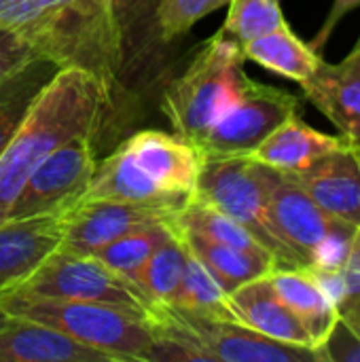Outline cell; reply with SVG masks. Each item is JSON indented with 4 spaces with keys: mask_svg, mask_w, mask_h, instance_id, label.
Returning <instances> with one entry per match:
<instances>
[{
    "mask_svg": "<svg viewBox=\"0 0 360 362\" xmlns=\"http://www.w3.org/2000/svg\"><path fill=\"white\" fill-rule=\"evenodd\" d=\"M0 25L36 57L89 72L112 91L127 40L110 0H0Z\"/></svg>",
    "mask_w": 360,
    "mask_h": 362,
    "instance_id": "obj_1",
    "label": "cell"
},
{
    "mask_svg": "<svg viewBox=\"0 0 360 362\" xmlns=\"http://www.w3.org/2000/svg\"><path fill=\"white\" fill-rule=\"evenodd\" d=\"M108 104L110 91L89 72L57 70L0 153V223L6 221L21 187L47 155L70 140L98 134Z\"/></svg>",
    "mask_w": 360,
    "mask_h": 362,
    "instance_id": "obj_2",
    "label": "cell"
},
{
    "mask_svg": "<svg viewBox=\"0 0 360 362\" xmlns=\"http://www.w3.org/2000/svg\"><path fill=\"white\" fill-rule=\"evenodd\" d=\"M199 151L180 136L142 129L98 163L83 199L180 208L197 189Z\"/></svg>",
    "mask_w": 360,
    "mask_h": 362,
    "instance_id": "obj_3",
    "label": "cell"
},
{
    "mask_svg": "<svg viewBox=\"0 0 360 362\" xmlns=\"http://www.w3.org/2000/svg\"><path fill=\"white\" fill-rule=\"evenodd\" d=\"M0 303L13 318L53 327L72 339L106 354L112 362H149L155 327L149 312L123 305L51 299L8 291Z\"/></svg>",
    "mask_w": 360,
    "mask_h": 362,
    "instance_id": "obj_4",
    "label": "cell"
},
{
    "mask_svg": "<svg viewBox=\"0 0 360 362\" xmlns=\"http://www.w3.org/2000/svg\"><path fill=\"white\" fill-rule=\"evenodd\" d=\"M242 45L216 34L199 47L187 70L166 89L163 112L176 136L193 146L240 100L248 76Z\"/></svg>",
    "mask_w": 360,
    "mask_h": 362,
    "instance_id": "obj_5",
    "label": "cell"
},
{
    "mask_svg": "<svg viewBox=\"0 0 360 362\" xmlns=\"http://www.w3.org/2000/svg\"><path fill=\"white\" fill-rule=\"evenodd\" d=\"M272 168L252 157L208 159L202 163L195 197L214 206L248 229L282 269L301 267L278 238L269 216Z\"/></svg>",
    "mask_w": 360,
    "mask_h": 362,
    "instance_id": "obj_6",
    "label": "cell"
},
{
    "mask_svg": "<svg viewBox=\"0 0 360 362\" xmlns=\"http://www.w3.org/2000/svg\"><path fill=\"white\" fill-rule=\"evenodd\" d=\"M269 216L278 238L303 269L337 272L344 265L354 227L333 218L297 182L274 168Z\"/></svg>",
    "mask_w": 360,
    "mask_h": 362,
    "instance_id": "obj_7",
    "label": "cell"
},
{
    "mask_svg": "<svg viewBox=\"0 0 360 362\" xmlns=\"http://www.w3.org/2000/svg\"><path fill=\"white\" fill-rule=\"evenodd\" d=\"M17 293L51 299H76L123 305L151 314L153 303L129 280L108 269L93 255H72L66 250H53L30 278H25Z\"/></svg>",
    "mask_w": 360,
    "mask_h": 362,
    "instance_id": "obj_8",
    "label": "cell"
},
{
    "mask_svg": "<svg viewBox=\"0 0 360 362\" xmlns=\"http://www.w3.org/2000/svg\"><path fill=\"white\" fill-rule=\"evenodd\" d=\"M299 110L301 100L297 95L250 78L240 100L206 132L195 148L204 161L250 157L272 132Z\"/></svg>",
    "mask_w": 360,
    "mask_h": 362,
    "instance_id": "obj_9",
    "label": "cell"
},
{
    "mask_svg": "<svg viewBox=\"0 0 360 362\" xmlns=\"http://www.w3.org/2000/svg\"><path fill=\"white\" fill-rule=\"evenodd\" d=\"M95 168L93 138H76L57 146L30 174L6 218L23 221L66 214L85 197Z\"/></svg>",
    "mask_w": 360,
    "mask_h": 362,
    "instance_id": "obj_10",
    "label": "cell"
},
{
    "mask_svg": "<svg viewBox=\"0 0 360 362\" xmlns=\"http://www.w3.org/2000/svg\"><path fill=\"white\" fill-rule=\"evenodd\" d=\"M180 208L117 199H81L59 216L62 242L57 248L72 255H95L106 244L138 227L159 223L172 227Z\"/></svg>",
    "mask_w": 360,
    "mask_h": 362,
    "instance_id": "obj_11",
    "label": "cell"
},
{
    "mask_svg": "<svg viewBox=\"0 0 360 362\" xmlns=\"http://www.w3.org/2000/svg\"><path fill=\"white\" fill-rule=\"evenodd\" d=\"M333 218L360 227V146L346 140L308 168L282 172Z\"/></svg>",
    "mask_w": 360,
    "mask_h": 362,
    "instance_id": "obj_12",
    "label": "cell"
},
{
    "mask_svg": "<svg viewBox=\"0 0 360 362\" xmlns=\"http://www.w3.org/2000/svg\"><path fill=\"white\" fill-rule=\"evenodd\" d=\"M306 98L360 146V51L352 49L339 64L323 59L316 74L301 87Z\"/></svg>",
    "mask_w": 360,
    "mask_h": 362,
    "instance_id": "obj_13",
    "label": "cell"
},
{
    "mask_svg": "<svg viewBox=\"0 0 360 362\" xmlns=\"http://www.w3.org/2000/svg\"><path fill=\"white\" fill-rule=\"evenodd\" d=\"M62 242L59 216L0 223V295L17 288Z\"/></svg>",
    "mask_w": 360,
    "mask_h": 362,
    "instance_id": "obj_14",
    "label": "cell"
},
{
    "mask_svg": "<svg viewBox=\"0 0 360 362\" xmlns=\"http://www.w3.org/2000/svg\"><path fill=\"white\" fill-rule=\"evenodd\" d=\"M0 362H112L42 322L13 318L0 329Z\"/></svg>",
    "mask_w": 360,
    "mask_h": 362,
    "instance_id": "obj_15",
    "label": "cell"
},
{
    "mask_svg": "<svg viewBox=\"0 0 360 362\" xmlns=\"http://www.w3.org/2000/svg\"><path fill=\"white\" fill-rule=\"evenodd\" d=\"M229 308L238 322L286 344L316 348L303 322L274 291L269 276L257 278L229 293ZM318 350V348H316Z\"/></svg>",
    "mask_w": 360,
    "mask_h": 362,
    "instance_id": "obj_16",
    "label": "cell"
},
{
    "mask_svg": "<svg viewBox=\"0 0 360 362\" xmlns=\"http://www.w3.org/2000/svg\"><path fill=\"white\" fill-rule=\"evenodd\" d=\"M269 282L278 297L303 322V327L312 335L314 346L320 350L323 341L337 320L335 303L323 282L303 267H278L269 274Z\"/></svg>",
    "mask_w": 360,
    "mask_h": 362,
    "instance_id": "obj_17",
    "label": "cell"
},
{
    "mask_svg": "<svg viewBox=\"0 0 360 362\" xmlns=\"http://www.w3.org/2000/svg\"><path fill=\"white\" fill-rule=\"evenodd\" d=\"M344 142V136L323 134L303 123L299 115H295L276 132H272L250 157L278 172H297L314 163L325 153L342 146Z\"/></svg>",
    "mask_w": 360,
    "mask_h": 362,
    "instance_id": "obj_18",
    "label": "cell"
},
{
    "mask_svg": "<svg viewBox=\"0 0 360 362\" xmlns=\"http://www.w3.org/2000/svg\"><path fill=\"white\" fill-rule=\"evenodd\" d=\"M172 229V227H170ZM182 244L204 263V267L214 276V280L223 286V291L229 295L236 288L269 276L274 269H278V265L272 259L265 257H257L225 244H216L210 242L202 235H195L191 231H182V229H172Z\"/></svg>",
    "mask_w": 360,
    "mask_h": 362,
    "instance_id": "obj_19",
    "label": "cell"
},
{
    "mask_svg": "<svg viewBox=\"0 0 360 362\" xmlns=\"http://www.w3.org/2000/svg\"><path fill=\"white\" fill-rule=\"evenodd\" d=\"M242 53L246 59L280 76H286L301 87L316 74L318 66L323 64V55L306 45L289 25L242 45Z\"/></svg>",
    "mask_w": 360,
    "mask_h": 362,
    "instance_id": "obj_20",
    "label": "cell"
},
{
    "mask_svg": "<svg viewBox=\"0 0 360 362\" xmlns=\"http://www.w3.org/2000/svg\"><path fill=\"white\" fill-rule=\"evenodd\" d=\"M57 70L62 68L53 62L36 57L0 83V153L13 140L36 98L57 74Z\"/></svg>",
    "mask_w": 360,
    "mask_h": 362,
    "instance_id": "obj_21",
    "label": "cell"
},
{
    "mask_svg": "<svg viewBox=\"0 0 360 362\" xmlns=\"http://www.w3.org/2000/svg\"><path fill=\"white\" fill-rule=\"evenodd\" d=\"M172 229L191 231V233L202 235V238H206L210 242L225 244V246H231V248H238V250H244V252H250V255L265 257V259L274 261V257L259 244V240L248 229H244L231 216L223 214L221 210H216L214 206L202 202L195 195H191L182 204V208L178 210V214L174 218Z\"/></svg>",
    "mask_w": 360,
    "mask_h": 362,
    "instance_id": "obj_22",
    "label": "cell"
},
{
    "mask_svg": "<svg viewBox=\"0 0 360 362\" xmlns=\"http://www.w3.org/2000/svg\"><path fill=\"white\" fill-rule=\"evenodd\" d=\"M168 305H176L197 316L236 320L229 308V295L223 291V286L214 280V276L204 267V263L189 248H187V263H185L178 291L172 303Z\"/></svg>",
    "mask_w": 360,
    "mask_h": 362,
    "instance_id": "obj_23",
    "label": "cell"
},
{
    "mask_svg": "<svg viewBox=\"0 0 360 362\" xmlns=\"http://www.w3.org/2000/svg\"><path fill=\"white\" fill-rule=\"evenodd\" d=\"M170 231H172L170 225H163V223L144 225V227H138V229L117 238L115 242L106 244L93 257L100 259L108 269H112L115 274H119L121 278H125L138 286V280H140L151 255L170 235Z\"/></svg>",
    "mask_w": 360,
    "mask_h": 362,
    "instance_id": "obj_24",
    "label": "cell"
},
{
    "mask_svg": "<svg viewBox=\"0 0 360 362\" xmlns=\"http://www.w3.org/2000/svg\"><path fill=\"white\" fill-rule=\"evenodd\" d=\"M185 263H187V246L174 231H170V235L151 255L138 280V286L142 288V293L149 297L153 305L172 303L185 272Z\"/></svg>",
    "mask_w": 360,
    "mask_h": 362,
    "instance_id": "obj_25",
    "label": "cell"
},
{
    "mask_svg": "<svg viewBox=\"0 0 360 362\" xmlns=\"http://www.w3.org/2000/svg\"><path fill=\"white\" fill-rule=\"evenodd\" d=\"M312 272V269H310ZM331 295L337 318L360 335V227L354 229L344 265L337 272H312Z\"/></svg>",
    "mask_w": 360,
    "mask_h": 362,
    "instance_id": "obj_26",
    "label": "cell"
},
{
    "mask_svg": "<svg viewBox=\"0 0 360 362\" xmlns=\"http://www.w3.org/2000/svg\"><path fill=\"white\" fill-rule=\"evenodd\" d=\"M229 13L219 34L246 45L269 32L286 28L280 0H229Z\"/></svg>",
    "mask_w": 360,
    "mask_h": 362,
    "instance_id": "obj_27",
    "label": "cell"
},
{
    "mask_svg": "<svg viewBox=\"0 0 360 362\" xmlns=\"http://www.w3.org/2000/svg\"><path fill=\"white\" fill-rule=\"evenodd\" d=\"M229 0H159L153 17L163 40L187 34L202 17L227 6Z\"/></svg>",
    "mask_w": 360,
    "mask_h": 362,
    "instance_id": "obj_28",
    "label": "cell"
},
{
    "mask_svg": "<svg viewBox=\"0 0 360 362\" xmlns=\"http://www.w3.org/2000/svg\"><path fill=\"white\" fill-rule=\"evenodd\" d=\"M325 362H360V335L342 318L335 320L327 339L320 346Z\"/></svg>",
    "mask_w": 360,
    "mask_h": 362,
    "instance_id": "obj_29",
    "label": "cell"
},
{
    "mask_svg": "<svg viewBox=\"0 0 360 362\" xmlns=\"http://www.w3.org/2000/svg\"><path fill=\"white\" fill-rule=\"evenodd\" d=\"M32 59H36L32 47L8 28L0 25V83L21 70Z\"/></svg>",
    "mask_w": 360,
    "mask_h": 362,
    "instance_id": "obj_30",
    "label": "cell"
},
{
    "mask_svg": "<svg viewBox=\"0 0 360 362\" xmlns=\"http://www.w3.org/2000/svg\"><path fill=\"white\" fill-rule=\"evenodd\" d=\"M359 6L360 0H333V6H331V11H329V15H327L325 23H323V28H320V32L314 36V40L310 42V47L316 49V51L320 53L323 47L327 45L329 36L333 34L335 25H337L350 11H354V8H359Z\"/></svg>",
    "mask_w": 360,
    "mask_h": 362,
    "instance_id": "obj_31",
    "label": "cell"
},
{
    "mask_svg": "<svg viewBox=\"0 0 360 362\" xmlns=\"http://www.w3.org/2000/svg\"><path fill=\"white\" fill-rule=\"evenodd\" d=\"M110 4L117 13V19L121 23V30L125 34V40H127V34L134 30V25L142 17L138 11V4H136V0H110Z\"/></svg>",
    "mask_w": 360,
    "mask_h": 362,
    "instance_id": "obj_32",
    "label": "cell"
},
{
    "mask_svg": "<svg viewBox=\"0 0 360 362\" xmlns=\"http://www.w3.org/2000/svg\"><path fill=\"white\" fill-rule=\"evenodd\" d=\"M157 2H159V0H136V4H138V11H140V15H142V17L155 11Z\"/></svg>",
    "mask_w": 360,
    "mask_h": 362,
    "instance_id": "obj_33",
    "label": "cell"
},
{
    "mask_svg": "<svg viewBox=\"0 0 360 362\" xmlns=\"http://www.w3.org/2000/svg\"><path fill=\"white\" fill-rule=\"evenodd\" d=\"M8 320H11V316L6 314V310H4V308H2V303H0V329H2Z\"/></svg>",
    "mask_w": 360,
    "mask_h": 362,
    "instance_id": "obj_34",
    "label": "cell"
},
{
    "mask_svg": "<svg viewBox=\"0 0 360 362\" xmlns=\"http://www.w3.org/2000/svg\"><path fill=\"white\" fill-rule=\"evenodd\" d=\"M354 49H359L360 51V36H359V42H356V47H354Z\"/></svg>",
    "mask_w": 360,
    "mask_h": 362,
    "instance_id": "obj_35",
    "label": "cell"
}]
</instances>
